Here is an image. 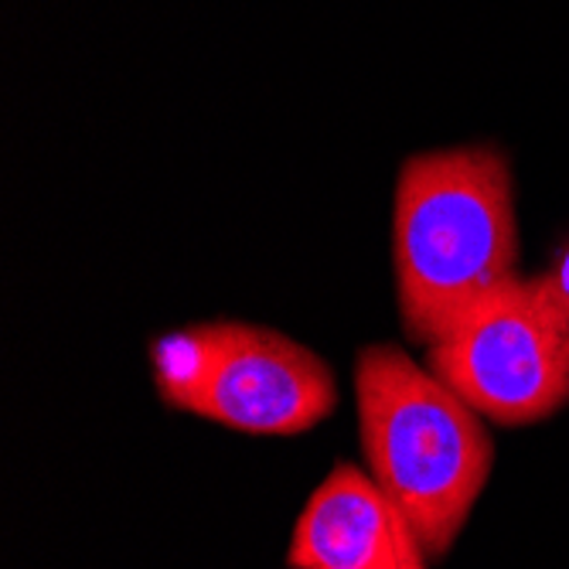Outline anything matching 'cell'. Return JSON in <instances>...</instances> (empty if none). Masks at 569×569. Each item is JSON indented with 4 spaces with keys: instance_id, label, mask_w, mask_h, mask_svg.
<instances>
[{
    "instance_id": "obj_1",
    "label": "cell",
    "mask_w": 569,
    "mask_h": 569,
    "mask_svg": "<svg viewBox=\"0 0 569 569\" xmlns=\"http://www.w3.org/2000/svg\"><path fill=\"white\" fill-rule=\"evenodd\" d=\"M392 260L402 325L427 348L515 277V184L498 147L412 153L396 181Z\"/></svg>"
},
{
    "instance_id": "obj_2",
    "label": "cell",
    "mask_w": 569,
    "mask_h": 569,
    "mask_svg": "<svg viewBox=\"0 0 569 569\" xmlns=\"http://www.w3.org/2000/svg\"><path fill=\"white\" fill-rule=\"evenodd\" d=\"M355 399L372 481L423 556L443 559L491 478L495 443L485 417L396 345L361 348Z\"/></svg>"
},
{
    "instance_id": "obj_3",
    "label": "cell",
    "mask_w": 569,
    "mask_h": 569,
    "mask_svg": "<svg viewBox=\"0 0 569 569\" xmlns=\"http://www.w3.org/2000/svg\"><path fill=\"white\" fill-rule=\"evenodd\" d=\"M161 399L191 417L256 437H293L331 417V366L307 345L242 321L171 331L150 348Z\"/></svg>"
},
{
    "instance_id": "obj_4",
    "label": "cell",
    "mask_w": 569,
    "mask_h": 569,
    "mask_svg": "<svg viewBox=\"0 0 569 569\" xmlns=\"http://www.w3.org/2000/svg\"><path fill=\"white\" fill-rule=\"evenodd\" d=\"M430 369L498 427L549 420L569 402V310L546 277H511L430 345Z\"/></svg>"
},
{
    "instance_id": "obj_5",
    "label": "cell",
    "mask_w": 569,
    "mask_h": 569,
    "mask_svg": "<svg viewBox=\"0 0 569 569\" xmlns=\"http://www.w3.org/2000/svg\"><path fill=\"white\" fill-rule=\"evenodd\" d=\"M402 515L382 488L351 463L338 468L310 495L293 526V569H399Z\"/></svg>"
},
{
    "instance_id": "obj_6",
    "label": "cell",
    "mask_w": 569,
    "mask_h": 569,
    "mask_svg": "<svg viewBox=\"0 0 569 569\" xmlns=\"http://www.w3.org/2000/svg\"><path fill=\"white\" fill-rule=\"evenodd\" d=\"M546 280H549V287L556 290V297L562 300V307L569 310V252L562 256V263H559Z\"/></svg>"
}]
</instances>
